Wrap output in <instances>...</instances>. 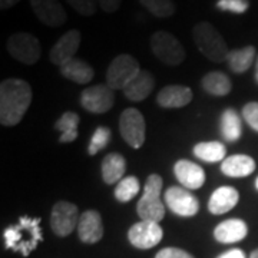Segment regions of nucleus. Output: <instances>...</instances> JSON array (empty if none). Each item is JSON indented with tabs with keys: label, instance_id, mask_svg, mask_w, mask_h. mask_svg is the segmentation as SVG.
<instances>
[{
	"label": "nucleus",
	"instance_id": "nucleus-1",
	"mask_svg": "<svg viewBox=\"0 0 258 258\" xmlns=\"http://www.w3.org/2000/svg\"><path fill=\"white\" fill-rule=\"evenodd\" d=\"M32 103V88L26 81L9 78L0 83V123L15 126Z\"/></svg>",
	"mask_w": 258,
	"mask_h": 258
},
{
	"label": "nucleus",
	"instance_id": "nucleus-2",
	"mask_svg": "<svg viewBox=\"0 0 258 258\" xmlns=\"http://www.w3.org/2000/svg\"><path fill=\"white\" fill-rule=\"evenodd\" d=\"M3 237L6 241V248L20 252L23 257H28L36 248L37 244L43 240L40 218L22 217L18 224L5 230Z\"/></svg>",
	"mask_w": 258,
	"mask_h": 258
},
{
	"label": "nucleus",
	"instance_id": "nucleus-3",
	"mask_svg": "<svg viewBox=\"0 0 258 258\" xmlns=\"http://www.w3.org/2000/svg\"><path fill=\"white\" fill-rule=\"evenodd\" d=\"M192 37L198 50L214 63H222L230 53L225 39L210 22H200L192 29Z\"/></svg>",
	"mask_w": 258,
	"mask_h": 258
},
{
	"label": "nucleus",
	"instance_id": "nucleus-4",
	"mask_svg": "<svg viewBox=\"0 0 258 258\" xmlns=\"http://www.w3.org/2000/svg\"><path fill=\"white\" fill-rule=\"evenodd\" d=\"M162 185H164L162 176L158 174H151L147 178L144 194L137 204V212L141 221L159 222L164 218L165 205L161 200Z\"/></svg>",
	"mask_w": 258,
	"mask_h": 258
},
{
	"label": "nucleus",
	"instance_id": "nucleus-5",
	"mask_svg": "<svg viewBox=\"0 0 258 258\" xmlns=\"http://www.w3.org/2000/svg\"><path fill=\"white\" fill-rule=\"evenodd\" d=\"M142 69L138 60L128 53L118 55L106 71V85L113 91H123L129 83L132 82L139 75Z\"/></svg>",
	"mask_w": 258,
	"mask_h": 258
},
{
	"label": "nucleus",
	"instance_id": "nucleus-6",
	"mask_svg": "<svg viewBox=\"0 0 258 258\" xmlns=\"http://www.w3.org/2000/svg\"><path fill=\"white\" fill-rule=\"evenodd\" d=\"M151 50L155 57L168 66L181 64L186 56L182 43L165 30H158L151 36Z\"/></svg>",
	"mask_w": 258,
	"mask_h": 258
},
{
	"label": "nucleus",
	"instance_id": "nucleus-7",
	"mask_svg": "<svg viewBox=\"0 0 258 258\" xmlns=\"http://www.w3.org/2000/svg\"><path fill=\"white\" fill-rule=\"evenodd\" d=\"M8 52L13 59L23 64H35L40 59L42 47L36 36L26 32L13 33L8 40Z\"/></svg>",
	"mask_w": 258,
	"mask_h": 258
},
{
	"label": "nucleus",
	"instance_id": "nucleus-8",
	"mask_svg": "<svg viewBox=\"0 0 258 258\" xmlns=\"http://www.w3.org/2000/svg\"><path fill=\"white\" fill-rule=\"evenodd\" d=\"M119 131L122 138L129 147L134 149H139L145 142L144 115L135 108L125 109L119 118Z\"/></svg>",
	"mask_w": 258,
	"mask_h": 258
},
{
	"label": "nucleus",
	"instance_id": "nucleus-9",
	"mask_svg": "<svg viewBox=\"0 0 258 258\" xmlns=\"http://www.w3.org/2000/svg\"><path fill=\"white\" fill-rule=\"evenodd\" d=\"M78 207L68 201H59L53 205L50 212V227L57 237H68L78 228L79 224Z\"/></svg>",
	"mask_w": 258,
	"mask_h": 258
},
{
	"label": "nucleus",
	"instance_id": "nucleus-10",
	"mask_svg": "<svg viewBox=\"0 0 258 258\" xmlns=\"http://www.w3.org/2000/svg\"><path fill=\"white\" fill-rule=\"evenodd\" d=\"M164 198L168 208L179 217H194L200 211L198 198L184 186H169Z\"/></svg>",
	"mask_w": 258,
	"mask_h": 258
},
{
	"label": "nucleus",
	"instance_id": "nucleus-11",
	"mask_svg": "<svg viewBox=\"0 0 258 258\" xmlns=\"http://www.w3.org/2000/svg\"><path fill=\"white\" fill-rule=\"evenodd\" d=\"M115 103V93L108 85H95L83 89L81 93V105L83 109L92 113H106Z\"/></svg>",
	"mask_w": 258,
	"mask_h": 258
},
{
	"label": "nucleus",
	"instance_id": "nucleus-12",
	"mask_svg": "<svg viewBox=\"0 0 258 258\" xmlns=\"http://www.w3.org/2000/svg\"><path fill=\"white\" fill-rule=\"evenodd\" d=\"M164 237L159 222L139 221L128 231L129 242L139 249H149L158 245Z\"/></svg>",
	"mask_w": 258,
	"mask_h": 258
},
{
	"label": "nucleus",
	"instance_id": "nucleus-13",
	"mask_svg": "<svg viewBox=\"0 0 258 258\" xmlns=\"http://www.w3.org/2000/svg\"><path fill=\"white\" fill-rule=\"evenodd\" d=\"M81 40H82V35L79 30H76V29L68 30L66 33L59 37V40L50 49V52H49L50 62L60 68L62 64L74 59L76 52L79 50Z\"/></svg>",
	"mask_w": 258,
	"mask_h": 258
},
{
	"label": "nucleus",
	"instance_id": "nucleus-14",
	"mask_svg": "<svg viewBox=\"0 0 258 258\" xmlns=\"http://www.w3.org/2000/svg\"><path fill=\"white\" fill-rule=\"evenodd\" d=\"M36 18L46 26L60 28L68 20V15L59 0H30Z\"/></svg>",
	"mask_w": 258,
	"mask_h": 258
},
{
	"label": "nucleus",
	"instance_id": "nucleus-15",
	"mask_svg": "<svg viewBox=\"0 0 258 258\" xmlns=\"http://www.w3.org/2000/svg\"><path fill=\"white\" fill-rule=\"evenodd\" d=\"M174 174L179 184L186 189H200L205 182V171L203 166L188 159H179L174 165Z\"/></svg>",
	"mask_w": 258,
	"mask_h": 258
},
{
	"label": "nucleus",
	"instance_id": "nucleus-16",
	"mask_svg": "<svg viewBox=\"0 0 258 258\" xmlns=\"http://www.w3.org/2000/svg\"><path fill=\"white\" fill-rule=\"evenodd\" d=\"M79 240L85 244H96L103 237V222L101 214L95 210H88L81 215L78 224Z\"/></svg>",
	"mask_w": 258,
	"mask_h": 258
},
{
	"label": "nucleus",
	"instance_id": "nucleus-17",
	"mask_svg": "<svg viewBox=\"0 0 258 258\" xmlns=\"http://www.w3.org/2000/svg\"><path fill=\"white\" fill-rule=\"evenodd\" d=\"M192 91L182 85H168L162 88L157 96L158 105L165 109L184 108L192 101Z\"/></svg>",
	"mask_w": 258,
	"mask_h": 258
},
{
	"label": "nucleus",
	"instance_id": "nucleus-18",
	"mask_svg": "<svg viewBox=\"0 0 258 258\" xmlns=\"http://www.w3.org/2000/svg\"><path fill=\"white\" fill-rule=\"evenodd\" d=\"M248 234V227L247 224L240 220V218H230L225 220L221 224H218L214 230V237L215 240L221 244H234L240 242Z\"/></svg>",
	"mask_w": 258,
	"mask_h": 258
},
{
	"label": "nucleus",
	"instance_id": "nucleus-19",
	"mask_svg": "<svg viewBox=\"0 0 258 258\" xmlns=\"http://www.w3.org/2000/svg\"><path fill=\"white\" fill-rule=\"evenodd\" d=\"M240 201V192L232 186H220L210 197L208 211L214 215H222L231 211Z\"/></svg>",
	"mask_w": 258,
	"mask_h": 258
},
{
	"label": "nucleus",
	"instance_id": "nucleus-20",
	"mask_svg": "<svg viewBox=\"0 0 258 258\" xmlns=\"http://www.w3.org/2000/svg\"><path fill=\"white\" fill-rule=\"evenodd\" d=\"M155 88V79L151 72L141 71L139 75L122 91L126 99L132 102H141L147 99Z\"/></svg>",
	"mask_w": 258,
	"mask_h": 258
},
{
	"label": "nucleus",
	"instance_id": "nucleus-21",
	"mask_svg": "<svg viewBox=\"0 0 258 258\" xmlns=\"http://www.w3.org/2000/svg\"><path fill=\"white\" fill-rule=\"evenodd\" d=\"M255 171V161L249 155H231L221 164V172L230 178H244Z\"/></svg>",
	"mask_w": 258,
	"mask_h": 258
},
{
	"label": "nucleus",
	"instance_id": "nucleus-22",
	"mask_svg": "<svg viewBox=\"0 0 258 258\" xmlns=\"http://www.w3.org/2000/svg\"><path fill=\"white\" fill-rule=\"evenodd\" d=\"M60 74L63 78L72 81V82L78 83V85H85V83L92 81L95 76V71L88 62L74 57L60 66Z\"/></svg>",
	"mask_w": 258,
	"mask_h": 258
},
{
	"label": "nucleus",
	"instance_id": "nucleus-23",
	"mask_svg": "<svg viewBox=\"0 0 258 258\" xmlns=\"http://www.w3.org/2000/svg\"><path fill=\"white\" fill-rule=\"evenodd\" d=\"M101 171L105 184H118L120 179H123V174L126 171V159L120 154H108L102 159Z\"/></svg>",
	"mask_w": 258,
	"mask_h": 258
},
{
	"label": "nucleus",
	"instance_id": "nucleus-24",
	"mask_svg": "<svg viewBox=\"0 0 258 258\" xmlns=\"http://www.w3.org/2000/svg\"><path fill=\"white\" fill-rule=\"evenodd\" d=\"M255 47L252 45L241 47V49H235V50H230V53L227 56V62L230 69L234 74H244L247 72L251 64L255 59Z\"/></svg>",
	"mask_w": 258,
	"mask_h": 258
},
{
	"label": "nucleus",
	"instance_id": "nucleus-25",
	"mask_svg": "<svg viewBox=\"0 0 258 258\" xmlns=\"http://www.w3.org/2000/svg\"><path fill=\"white\" fill-rule=\"evenodd\" d=\"M201 85H203L204 91L212 96H225L232 89L230 78L218 71H214V72L205 75L201 81Z\"/></svg>",
	"mask_w": 258,
	"mask_h": 258
},
{
	"label": "nucleus",
	"instance_id": "nucleus-26",
	"mask_svg": "<svg viewBox=\"0 0 258 258\" xmlns=\"http://www.w3.org/2000/svg\"><path fill=\"white\" fill-rule=\"evenodd\" d=\"M225 154H227V148L218 141L200 142L194 147V155L208 164L221 162L225 159Z\"/></svg>",
	"mask_w": 258,
	"mask_h": 258
},
{
	"label": "nucleus",
	"instance_id": "nucleus-27",
	"mask_svg": "<svg viewBox=\"0 0 258 258\" xmlns=\"http://www.w3.org/2000/svg\"><path fill=\"white\" fill-rule=\"evenodd\" d=\"M79 122H81V118L75 112H64L63 115H60V118L55 122V129L60 132L59 142L62 144L74 142L79 135L78 132Z\"/></svg>",
	"mask_w": 258,
	"mask_h": 258
},
{
	"label": "nucleus",
	"instance_id": "nucleus-28",
	"mask_svg": "<svg viewBox=\"0 0 258 258\" xmlns=\"http://www.w3.org/2000/svg\"><path fill=\"white\" fill-rule=\"evenodd\" d=\"M221 135L230 142H237L242 135V123L235 109L228 108L221 115Z\"/></svg>",
	"mask_w": 258,
	"mask_h": 258
},
{
	"label": "nucleus",
	"instance_id": "nucleus-29",
	"mask_svg": "<svg viewBox=\"0 0 258 258\" xmlns=\"http://www.w3.org/2000/svg\"><path fill=\"white\" fill-rule=\"evenodd\" d=\"M141 191V184L137 176H125L120 179L115 186V198L119 203H129L132 201Z\"/></svg>",
	"mask_w": 258,
	"mask_h": 258
},
{
	"label": "nucleus",
	"instance_id": "nucleus-30",
	"mask_svg": "<svg viewBox=\"0 0 258 258\" xmlns=\"http://www.w3.org/2000/svg\"><path fill=\"white\" fill-rule=\"evenodd\" d=\"M139 2L155 18H171L175 13V3L172 0H139Z\"/></svg>",
	"mask_w": 258,
	"mask_h": 258
},
{
	"label": "nucleus",
	"instance_id": "nucleus-31",
	"mask_svg": "<svg viewBox=\"0 0 258 258\" xmlns=\"http://www.w3.org/2000/svg\"><path fill=\"white\" fill-rule=\"evenodd\" d=\"M111 141V129L106 126H98L93 132L89 147H88V154L93 157L96 155L99 151H102L103 148H106V145Z\"/></svg>",
	"mask_w": 258,
	"mask_h": 258
},
{
	"label": "nucleus",
	"instance_id": "nucleus-32",
	"mask_svg": "<svg viewBox=\"0 0 258 258\" xmlns=\"http://www.w3.org/2000/svg\"><path fill=\"white\" fill-rule=\"evenodd\" d=\"M66 2L81 16H93L99 5V0H66Z\"/></svg>",
	"mask_w": 258,
	"mask_h": 258
},
{
	"label": "nucleus",
	"instance_id": "nucleus-33",
	"mask_svg": "<svg viewBox=\"0 0 258 258\" xmlns=\"http://www.w3.org/2000/svg\"><path fill=\"white\" fill-rule=\"evenodd\" d=\"M217 8L224 12H231V13H245L249 8L248 0H218Z\"/></svg>",
	"mask_w": 258,
	"mask_h": 258
},
{
	"label": "nucleus",
	"instance_id": "nucleus-34",
	"mask_svg": "<svg viewBox=\"0 0 258 258\" xmlns=\"http://www.w3.org/2000/svg\"><path fill=\"white\" fill-rule=\"evenodd\" d=\"M242 116L255 132H258V102H248L242 108Z\"/></svg>",
	"mask_w": 258,
	"mask_h": 258
},
{
	"label": "nucleus",
	"instance_id": "nucleus-35",
	"mask_svg": "<svg viewBox=\"0 0 258 258\" xmlns=\"http://www.w3.org/2000/svg\"><path fill=\"white\" fill-rule=\"evenodd\" d=\"M155 258H194L189 252L184 249L175 248V247H168V248L161 249Z\"/></svg>",
	"mask_w": 258,
	"mask_h": 258
},
{
	"label": "nucleus",
	"instance_id": "nucleus-36",
	"mask_svg": "<svg viewBox=\"0 0 258 258\" xmlns=\"http://www.w3.org/2000/svg\"><path fill=\"white\" fill-rule=\"evenodd\" d=\"M122 0H99V6L106 13H115L120 8Z\"/></svg>",
	"mask_w": 258,
	"mask_h": 258
},
{
	"label": "nucleus",
	"instance_id": "nucleus-37",
	"mask_svg": "<svg viewBox=\"0 0 258 258\" xmlns=\"http://www.w3.org/2000/svg\"><path fill=\"white\" fill-rule=\"evenodd\" d=\"M217 258H245V254H244L242 249L232 248L228 249V251H225V252H222V254H220Z\"/></svg>",
	"mask_w": 258,
	"mask_h": 258
},
{
	"label": "nucleus",
	"instance_id": "nucleus-38",
	"mask_svg": "<svg viewBox=\"0 0 258 258\" xmlns=\"http://www.w3.org/2000/svg\"><path fill=\"white\" fill-rule=\"evenodd\" d=\"M20 0H0V9L8 10L13 8L15 5H18Z\"/></svg>",
	"mask_w": 258,
	"mask_h": 258
},
{
	"label": "nucleus",
	"instance_id": "nucleus-39",
	"mask_svg": "<svg viewBox=\"0 0 258 258\" xmlns=\"http://www.w3.org/2000/svg\"><path fill=\"white\" fill-rule=\"evenodd\" d=\"M255 81L258 83V56H257V60H255Z\"/></svg>",
	"mask_w": 258,
	"mask_h": 258
},
{
	"label": "nucleus",
	"instance_id": "nucleus-40",
	"mask_svg": "<svg viewBox=\"0 0 258 258\" xmlns=\"http://www.w3.org/2000/svg\"><path fill=\"white\" fill-rule=\"evenodd\" d=\"M249 258H258V249L252 251V252H251V255H249Z\"/></svg>",
	"mask_w": 258,
	"mask_h": 258
},
{
	"label": "nucleus",
	"instance_id": "nucleus-41",
	"mask_svg": "<svg viewBox=\"0 0 258 258\" xmlns=\"http://www.w3.org/2000/svg\"><path fill=\"white\" fill-rule=\"evenodd\" d=\"M255 186H257V189H258V178L255 179Z\"/></svg>",
	"mask_w": 258,
	"mask_h": 258
}]
</instances>
